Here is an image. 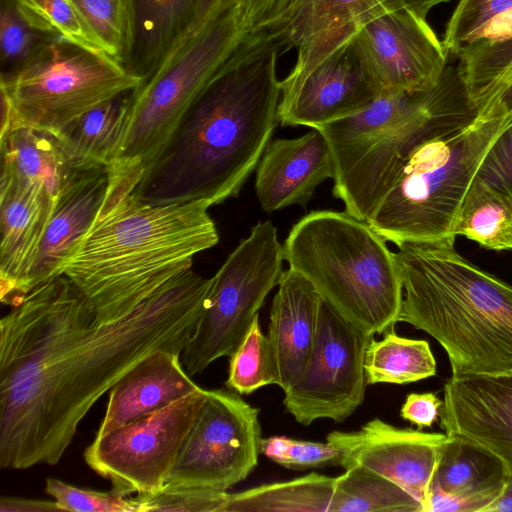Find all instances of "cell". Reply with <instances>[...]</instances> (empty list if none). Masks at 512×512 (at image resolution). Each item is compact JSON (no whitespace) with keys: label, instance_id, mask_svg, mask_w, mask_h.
Masks as SVG:
<instances>
[{"label":"cell","instance_id":"obj_35","mask_svg":"<svg viewBox=\"0 0 512 512\" xmlns=\"http://www.w3.org/2000/svg\"><path fill=\"white\" fill-rule=\"evenodd\" d=\"M229 362L226 386L239 394L248 395L267 385H277L275 363L264 335L259 315L253 320L244 339Z\"/></svg>","mask_w":512,"mask_h":512},{"label":"cell","instance_id":"obj_26","mask_svg":"<svg viewBox=\"0 0 512 512\" xmlns=\"http://www.w3.org/2000/svg\"><path fill=\"white\" fill-rule=\"evenodd\" d=\"M508 476L505 462L482 445L448 436L432 485L454 495L503 492Z\"/></svg>","mask_w":512,"mask_h":512},{"label":"cell","instance_id":"obj_34","mask_svg":"<svg viewBox=\"0 0 512 512\" xmlns=\"http://www.w3.org/2000/svg\"><path fill=\"white\" fill-rule=\"evenodd\" d=\"M26 21L39 32L89 51L106 53L72 0H14Z\"/></svg>","mask_w":512,"mask_h":512},{"label":"cell","instance_id":"obj_44","mask_svg":"<svg viewBox=\"0 0 512 512\" xmlns=\"http://www.w3.org/2000/svg\"><path fill=\"white\" fill-rule=\"evenodd\" d=\"M443 403L433 392L411 393L401 407L400 416L420 430L428 428L437 421Z\"/></svg>","mask_w":512,"mask_h":512},{"label":"cell","instance_id":"obj_16","mask_svg":"<svg viewBox=\"0 0 512 512\" xmlns=\"http://www.w3.org/2000/svg\"><path fill=\"white\" fill-rule=\"evenodd\" d=\"M448 435L401 429L374 418L359 430L332 431L326 440L341 452L339 466H354L379 474L426 505L434 473Z\"/></svg>","mask_w":512,"mask_h":512},{"label":"cell","instance_id":"obj_2","mask_svg":"<svg viewBox=\"0 0 512 512\" xmlns=\"http://www.w3.org/2000/svg\"><path fill=\"white\" fill-rule=\"evenodd\" d=\"M274 40L245 42L191 108L132 195L153 205L237 197L278 122Z\"/></svg>","mask_w":512,"mask_h":512},{"label":"cell","instance_id":"obj_23","mask_svg":"<svg viewBox=\"0 0 512 512\" xmlns=\"http://www.w3.org/2000/svg\"><path fill=\"white\" fill-rule=\"evenodd\" d=\"M181 353L156 350L144 357L109 390L96 437L153 413L200 388L180 361Z\"/></svg>","mask_w":512,"mask_h":512},{"label":"cell","instance_id":"obj_42","mask_svg":"<svg viewBox=\"0 0 512 512\" xmlns=\"http://www.w3.org/2000/svg\"><path fill=\"white\" fill-rule=\"evenodd\" d=\"M476 177L512 188V124L492 145Z\"/></svg>","mask_w":512,"mask_h":512},{"label":"cell","instance_id":"obj_4","mask_svg":"<svg viewBox=\"0 0 512 512\" xmlns=\"http://www.w3.org/2000/svg\"><path fill=\"white\" fill-rule=\"evenodd\" d=\"M206 201L153 205L129 195L95 221L62 274L83 292L138 304L219 241Z\"/></svg>","mask_w":512,"mask_h":512},{"label":"cell","instance_id":"obj_39","mask_svg":"<svg viewBox=\"0 0 512 512\" xmlns=\"http://www.w3.org/2000/svg\"><path fill=\"white\" fill-rule=\"evenodd\" d=\"M45 492L54 499L61 511L136 512L132 497L113 488L105 492L83 489L48 477Z\"/></svg>","mask_w":512,"mask_h":512},{"label":"cell","instance_id":"obj_25","mask_svg":"<svg viewBox=\"0 0 512 512\" xmlns=\"http://www.w3.org/2000/svg\"><path fill=\"white\" fill-rule=\"evenodd\" d=\"M130 93L97 106L54 135L75 170L107 166L123 130Z\"/></svg>","mask_w":512,"mask_h":512},{"label":"cell","instance_id":"obj_6","mask_svg":"<svg viewBox=\"0 0 512 512\" xmlns=\"http://www.w3.org/2000/svg\"><path fill=\"white\" fill-rule=\"evenodd\" d=\"M511 124L512 111L497 105L487 114L433 128L410 152L369 225L396 246L455 237L464 197L490 148Z\"/></svg>","mask_w":512,"mask_h":512},{"label":"cell","instance_id":"obj_32","mask_svg":"<svg viewBox=\"0 0 512 512\" xmlns=\"http://www.w3.org/2000/svg\"><path fill=\"white\" fill-rule=\"evenodd\" d=\"M329 512H424L422 504L395 482L359 466L335 477Z\"/></svg>","mask_w":512,"mask_h":512},{"label":"cell","instance_id":"obj_29","mask_svg":"<svg viewBox=\"0 0 512 512\" xmlns=\"http://www.w3.org/2000/svg\"><path fill=\"white\" fill-rule=\"evenodd\" d=\"M335 477L318 473L228 493L222 512H329Z\"/></svg>","mask_w":512,"mask_h":512},{"label":"cell","instance_id":"obj_33","mask_svg":"<svg viewBox=\"0 0 512 512\" xmlns=\"http://www.w3.org/2000/svg\"><path fill=\"white\" fill-rule=\"evenodd\" d=\"M105 52L128 66L136 38L134 0H72Z\"/></svg>","mask_w":512,"mask_h":512},{"label":"cell","instance_id":"obj_18","mask_svg":"<svg viewBox=\"0 0 512 512\" xmlns=\"http://www.w3.org/2000/svg\"><path fill=\"white\" fill-rule=\"evenodd\" d=\"M440 426L448 436L474 441L512 469V375L450 377Z\"/></svg>","mask_w":512,"mask_h":512},{"label":"cell","instance_id":"obj_48","mask_svg":"<svg viewBox=\"0 0 512 512\" xmlns=\"http://www.w3.org/2000/svg\"><path fill=\"white\" fill-rule=\"evenodd\" d=\"M497 105H503L509 111H512V84L505 91Z\"/></svg>","mask_w":512,"mask_h":512},{"label":"cell","instance_id":"obj_21","mask_svg":"<svg viewBox=\"0 0 512 512\" xmlns=\"http://www.w3.org/2000/svg\"><path fill=\"white\" fill-rule=\"evenodd\" d=\"M105 167L77 171L58 196L30 271L26 293L62 275L67 260L95 221L105 198Z\"/></svg>","mask_w":512,"mask_h":512},{"label":"cell","instance_id":"obj_28","mask_svg":"<svg viewBox=\"0 0 512 512\" xmlns=\"http://www.w3.org/2000/svg\"><path fill=\"white\" fill-rule=\"evenodd\" d=\"M453 235L489 250H512V188L475 177L462 202Z\"/></svg>","mask_w":512,"mask_h":512},{"label":"cell","instance_id":"obj_46","mask_svg":"<svg viewBox=\"0 0 512 512\" xmlns=\"http://www.w3.org/2000/svg\"><path fill=\"white\" fill-rule=\"evenodd\" d=\"M485 512H512V469L508 472L502 495Z\"/></svg>","mask_w":512,"mask_h":512},{"label":"cell","instance_id":"obj_11","mask_svg":"<svg viewBox=\"0 0 512 512\" xmlns=\"http://www.w3.org/2000/svg\"><path fill=\"white\" fill-rule=\"evenodd\" d=\"M475 114L458 68L447 64L432 101L381 130L334 173V196L343 202L345 212L367 221L420 140L438 125Z\"/></svg>","mask_w":512,"mask_h":512},{"label":"cell","instance_id":"obj_24","mask_svg":"<svg viewBox=\"0 0 512 512\" xmlns=\"http://www.w3.org/2000/svg\"><path fill=\"white\" fill-rule=\"evenodd\" d=\"M1 179L40 184L57 200L77 171L57 138L31 127L13 128L0 139Z\"/></svg>","mask_w":512,"mask_h":512},{"label":"cell","instance_id":"obj_12","mask_svg":"<svg viewBox=\"0 0 512 512\" xmlns=\"http://www.w3.org/2000/svg\"><path fill=\"white\" fill-rule=\"evenodd\" d=\"M206 392L200 387L164 408L95 436L84 451L86 464L125 496L161 490Z\"/></svg>","mask_w":512,"mask_h":512},{"label":"cell","instance_id":"obj_45","mask_svg":"<svg viewBox=\"0 0 512 512\" xmlns=\"http://www.w3.org/2000/svg\"><path fill=\"white\" fill-rule=\"evenodd\" d=\"M1 512H60L55 501L26 499L16 497H2L0 500Z\"/></svg>","mask_w":512,"mask_h":512},{"label":"cell","instance_id":"obj_1","mask_svg":"<svg viewBox=\"0 0 512 512\" xmlns=\"http://www.w3.org/2000/svg\"><path fill=\"white\" fill-rule=\"evenodd\" d=\"M212 284L192 267L139 304L60 275L0 320V467L56 465L93 405L156 350L182 354Z\"/></svg>","mask_w":512,"mask_h":512},{"label":"cell","instance_id":"obj_7","mask_svg":"<svg viewBox=\"0 0 512 512\" xmlns=\"http://www.w3.org/2000/svg\"><path fill=\"white\" fill-rule=\"evenodd\" d=\"M367 221L316 210L288 233L284 260L321 298L368 334L394 329L403 288L393 253Z\"/></svg>","mask_w":512,"mask_h":512},{"label":"cell","instance_id":"obj_15","mask_svg":"<svg viewBox=\"0 0 512 512\" xmlns=\"http://www.w3.org/2000/svg\"><path fill=\"white\" fill-rule=\"evenodd\" d=\"M380 89L350 39L309 69L281 81L278 122L319 129L368 107Z\"/></svg>","mask_w":512,"mask_h":512},{"label":"cell","instance_id":"obj_30","mask_svg":"<svg viewBox=\"0 0 512 512\" xmlns=\"http://www.w3.org/2000/svg\"><path fill=\"white\" fill-rule=\"evenodd\" d=\"M457 57L458 71L477 114L490 112L512 84V39L476 41Z\"/></svg>","mask_w":512,"mask_h":512},{"label":"cell","instance_id":"obj_9","mask_svg":"<svg viewBox=\"0 0 512 512\" xmlns=\"http://www.w3.org/2000/svg\"><path fill=\"white\" fill-rule=\"evenodd\" d=\"M283 260V245L273 223L257 222L212 277L205 309L182 351L189 376L233 355L278 285Z\"/></svg>","mask_w":512,"mask_h":512},{"label":"cell","instance_id":"obj_10","mask_svg":"<svg viewBox=\"0 0 512 512\" xmlns=\"http://www.w3.org/2000/svg\"><path fill=\"white\" fill-rule=\"evenodd\" d=\"M261 439L258 408L239 393L207 390L164 488L227 492L257 466Z\"/></svg>","mask_w":512,"mask_h":512},{"label":"cell","instance_id":"obj_47","mask_svg":"<svg viewBox=\"0 0 512 512\" xmlns=\"http://www.w3.org/2000/svg\"><path fill=\"white\" fill-rule=\"evenodd\" d=\"M217 0H197L195 21L200 19ZM241 2L242 0H237Z\"/></svg>","mask_w":512,"mask_h":512},{"label":"cell","instance_id":"obj_41","mask_svg":"<svg viewBox=\"0 0 512 512\" xmlns=\"http://www.w3.org/2000/svg\"><path fill=\"white\" fill-rule=\"evenodd\" d=\"M307 0H242L246 40L269 38L286 25Z\"/></svg>","mask_w":512,"mask_h":512},{"label":"cell","instance_id":"obj_20","mask_svg":"<svg viewBox=\"0 0 512 512\" xmlns=\"http://www.w3.org/2000/svg\"><path fill=\"white\" fill-rule=\"evenodd\" d=\"M334 177V161L316 128L296 138L271 140L256 167L255 190L263 211L305 207L316 188Z\"/></svg>","mask_w":512,"mask_h":512},{"label":"cell","instance_id":"obj_8","mask_svg":"<svg viewBox=\"0 0 512 512\" xmlns=\"http://www.w3.org/2000/svg\"><path fill=\"white\" fill-rule=\"evenodd\" d=\"M143 79L107 53L51 38L21 67L1 74V99L11 114L8 133L26 126L57 135Z\"/></svg>","mask_w":512,"mask_h":512},{"label":"cell","instance_id":"obj_3","mask_svg":"<svg viewBox=\"0 0 512 512\" xmlns=\"http://www.w3.org/2000/svg\"><path fill=\"white\" fill-rule=\"evenodd\" d=\"M455 238L397 246L398 322L443 347L452 377L512 375V286L463 257Z\"/></svg>","mask_w":512,"mask_h":512},{"label":"cell","instance_id":"obj_31","mask_svg":"<svg viewBox=\"0 0 512 512\" xmlns=\"http://www.w3.org/2000/svg\"><path fill=\"white\" fill-rule=\"evenodd\" d=\"M364 369L367 384H407L436 374V361L426 340L408 339L394 329L368 345Z\"/></svg>","mask_w":512,"mask_h":512},{"label":"cell","instance_id":"obj_36","mask_svg":"<svg viewBox=\"0 0 512 512\" xmlns=\"http://www.w3.org/2000/svg\"><path fill=\"white\" fill-rule=\"evenodd\" d=\"M49 39L51 37L39 32L26 21L14 0H1V74L21 67Z\"/></svg>","mask_w":512,"mask_h":512},{"label":"cell","instance_id":"obj_17","mask_svg":"<svg viewBox=\"0 0 512 512\" xmlns=\"http://www.w3.org/2000/svg\"><path fill=\"white\" fill-rule=\"evenodd\" d=\"M451 0H307L294 17L266 40L282 52L295 48L290 73H301L348 41L367 21L389 11L409 9L426 18L436 5Z\"/></svg>","mask_w":512,"mask_h":512},{"label":"cell","instance_id":"obj_38","mask_svg":"<svg viewBox=\"0 0 512 512\" xmlns=\"http://www.w3.org/2000/svg\"><path fill=\"white\" fill-rule=\"evenodd\" d=\"M261 453L289 469L320 468L340 464L341 452L328 442L298 440L286 436L261 439Z\"/></svg>","mask_w":512,"mask_h":512},{"label":"cell","instance_id":"obj_37","mask_svg":"<svg viewBox=\"0 0 512 512\" xmlns=\"http://www.w3.org/2000/svg\"><path fill=\"white\" fill-rule=\"evenodd\" d=\"M512 8V0H460L447 23L443 48L457 55L488 22Z\"/></svg>","mask_w":512,"mask_h":512},{"label":"cell","instance_id":"obj_43","mask_svg":"<svg viewBox=\"0 0 512 512\" xmlns=\"http://www.w3.org/2000/svg\"><path fill=\"white\" fill-rule=\"evenodd\" d=\"M502 493L498 491L472 495H454L431 485L426 512H485Z\"/></svg>","mask_w":512,"mask_h":512},{"label":"cell","instance_id":"obj_19","mask_svg":"<svg viewBox=\"0 0 512 512\" xmlns=\"http://www.w3.org/2000/svg\"><path fill=\"white\" fill-rule=\"evenodd\" d=\"M0 180V300L11 306L26 293L56 199L40 184Z\"/></svg>","mask_w":512,"mask_h":512},{"label":"cell","instance_id":"obj_5","mask_svg":"<svg viewBox=\"0 0 512 512\" xmlns=\"http://www.w3.org/2000/svg\"><path fill=\"white\" fill-rule=\"evenodd\" d=\"M247 38L237 0H217L169 46L130 93L118 144L105 167L102 211L132 195L211 82Z\"/></svg>","mask_w":512,"mask_h":512},{"label":"cell","instance_id":"obj_14","mask_svg":"<svg viewBox=\"0 0 512 512\" xmlns=\"http://www.w3.org/2000/svg\"><path fill=\"white\" fill-rule=\"evenodd\" d=\"M350 41L381 93L430 90L447 65L443 45L426 18L409 9L367 21Z\"/></svg>","mask_w":512,"mask_h":512},{"label":"cell","instance_id":"obj_40","mask_svg":"<svg viewBox=\"0 0 512 512\" xmlns=\"http://www.w3.org/2000/svg\"><path fill=\"white\" fill-rule=\"evenodd\" d=\"M228 492L193 488H163L132 497L136 512H222Z\"/></svg>","mask_w":512,"mask_h":512},{"label":"cell","instance_id":"obj_13","mask_svg":"<svg viewBox=\"0 0 512 512\" xmlns=\"http://www.w3.org/2000/svg\"><path fill=\"white\" fill-rule=\"evenodd\" d=\"M374 339L322 299L314 344L283 404L302 425L318 419L343 422L363 403L365 352Z\"/></svg>","mask_w":512,"mask_h":512},{"label":"cell","instance_id":"obj_22","mask_svg":"<svg viewBox=\"0 0 512 512\" xmlns=\"http://www.w3.org/2000/svg\"><path fill=\"white\" fill-rule=\"evenodd\" d=\"M277 286L267 338L277 385L285 392L298 380L309 359L322 298L302 275L290 268L282 271Z\"/></svg>","mask_w":512,"mask_h":512},{"label":"cell","instance_id":"obj_27","mask_svg":"<svg viewBox=\"0 0 512 512\" xmlns=\"http://www.w3.org/2000/svg\"><path fill=\"white\" fill-rule=\"evenodd\" d=\"M136 38L128 63L146 77L172 42L195 22L197 0H134Z\"/></svg>","mask_w":512,"mask_h":512}]
</instances>
